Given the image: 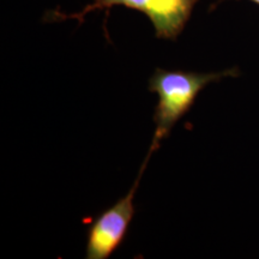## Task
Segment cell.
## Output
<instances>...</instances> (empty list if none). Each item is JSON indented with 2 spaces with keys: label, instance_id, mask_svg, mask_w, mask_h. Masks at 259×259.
Returning <instances> with one entry per match:
<instances>
[{
  "label": "cell",
  "instance_id": "1",
  "mask_svg": "<svg viewBox=\"0 0 259 259\" xmlns=\"http://www.w3.org/2000/svg\"><path fill=\"white\" fill-rule=\"evenodd\" d=\"M239 74L238 69L222 71V72L198 73L186 71H169L156 69L149 79L148 89L156 94L158 102L155 108L154 122L156 125L149 153L160 147L161 142L170 134L174 125L189 113L197 96L210 83L219 82L226 77H235Z\"/></svg>",
  "mask_w": 259,
  "mask_h": 259
},
{
  "label": "cell",
  "instance_id": "2",
  "mask_svg": "<svg viewBox=\"0 0 259 259\" xmlns=\"http://www.w3.org/2000/svg\"><path fill=\"white\" fill-rule=\"evenodd\" d=\"M151 156L145 157L137 179L125 197L94 220L88 229L87 259H107L118 250L135 216V196Z\"/></svg>",
  "mask_w": 259,
  "mask_h": 259
},
{
  "label": "cell",
  "instance_id": "3",
  "mask_svg": "<svg viewBox=\"0 0 259 259\" xmlns=\"http://www.w3.org/2000/svg\"><path fill=\"white\" fill-rule=\"evenodd\" d=\"M155 15L151 23L158 38L176 40L189 21L198 0H154Z\"/></svg>",
  "mask_w": 259,
  "mask_h": 259
},
{
  "label": "cell",
  "instance_id": "5",
  "mask_svg": "<svg viewBox=\"0 0 259 259\" xmlns=\"http://www.w3.org/2000/svg\"><path fill=\"white\" fill-rule=\"evenodd\" d=\"M221 2H223V0H219V2H218V4H219V3H221ZM250 2H253L254 4L259 5V0H250Z\"/></svg>",
  "mask_w": 259,
  "mask_h": 259
},
{
  "label": "cell",
  "instance_id": "4",
  "mask_svg": "<svg viewBox=\"0 0 259 259\" xmlns=\"http://www.w3.org/2000/svg\"><path fill=\"white\" fill-rule=\"evenodd\" d=\"M113 6H125V8L137 10L139 12H143L144 15L148 16V18L153 19L155 15V2L154 0H94L92 4L87 5L82 11L77 12V14H64V12L54 11L47 12L45 16V21L46 22H58V21H66V19H77L79 24L84 22L85 16L90 12L96 11V10H106V19L108 17L109 10Z\"/></svg>",
  "mask_w": 259,
  "mask_h": 259
}]
</instances>
